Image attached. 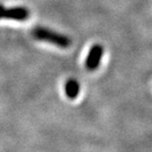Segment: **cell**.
Here are the masks:
<instances>
[{"instance_id":"1","label":"cell","mask_w":152,"mask_h":152,"mask_svg":"<svg viewBox=\"0 0 152 152\" xmlns=\"http://www.w3.org/2000/svg\"><path fill=\"white\" fill-rule=\"evenodd\" d=\"M32 34L37 39L50 42L59 48H66L71 45V39L67 36L59 34V33L54 32L48 28H44V27H36L33 30Z\"/></svg>"},{"instance_id":"2","label":"cell","mask_w":152,"mask_h":152,"mask_svg":"<svg viewBox=\"0 0 152 152\" xmlns=\"http://www.w3.org/2000/svg\"><path fill=\"white\" fill-rule=\"evenodd\" d=\"M103 53H104V48L103 45L96 44L94 45L88 53V56L85 61V67L89 71L96 70L99 67L100 61L102 59Z\"/></svg>"},{"instance_id":"3","label":"cell","mask_w":152,"mask_h":152,"mask_svg":"<svg viewBox=\"0 0 152 152\" xmlns=\"http://www.w3.org/2000/svg\"><path fill=\"white\" fill-rule=\"evenodd\" d=\"M30 12L26 7L18 6V7L5 8L3 12V19L16 20V21H25L29 18Z\"/></svg>"},{"instance_id":"4","label":"cell","mask_w":152,"mask_h":152,"mask_svg":"<svg viewBox=\"0 0 152 152\" xmlns=\"http://www.w3.org/2000/svg\"><path fill=\"white\" fill-rule=\"evenodd\" d=\"M80 92V85L74 78L68 79L65 84V94L69 99H75Z\"/></svg>"},{"instance_id":"5","label":"cell","mask_w":152,"mask_h":152,"mask_svg":"<svg viewBox=\"0 0 152 152\" xmlns=\"http://www.w3.org/2000/svg\"><path fill=\"white\" fill-rule=\"evenodd\" d=\"M4 9H5L4 6L0 4V20L3 19V12H4Z\"/></svg>"}]
</instances>
